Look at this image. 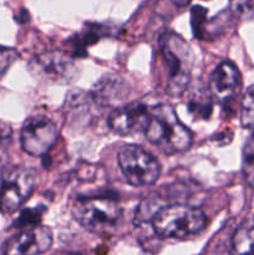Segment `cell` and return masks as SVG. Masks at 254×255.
<instances>
[{
	"mask_svg": "<svg viewBox=\"0 0 254 255\" xmlns=\"http://www.w3.org/2000/svg\"><path fill=\"white\" fill-rule=\"evenodd\" d=\"M191 24L194 36L202 39L204 36V27L207 24V9H204L203 6H199V5L192 7Z\"/></svg>",
	"mask_w": 254,
	"mask_h": 255,
	"instance_id": "cell-17",
	"label": "cell"
},
{
	"mask_svg": "<svg viewBox=\"0 0 254 255\" xmlns=\"http://www.w3.org/2000/svg\"><path fill=\"white\" fill-rule=\"evenodd\" d=\"M172 1H173V4L177 5V6L183 7V6H187V5L191 2V0H172Z\"/></svg>",
	"mask_w": 254,
	"mask_h": 255,
	"instance_id": "cell-24",
	"label": "cell"
},
{
	"mask_svg": "<svg viewBox=\"0 0 254 255\" xmlns=\"http://www.w3.org/2000/svg\"><path fill=\"white\" fill-rule=\"evenodd\" d=\"M40 213L39 211H32V209H26V211L22 212L20 214V217L17 218V221L15 222V226L19 227V228H32V227L37 226V222H39Z\"/></svg>",
	"mask_w": 254,
	"mask_h": 255,
	"instance_id": "cell-20",
	"label": "cell"
},
{
	"mask_svg": "<svg viewBox=\"0 0 254 255\" xmlns=\"http://www.w3.org/2000/svg\"><path fill=\"white\" fill-rule=\"evenodd\" d=\"M117 159L122 173L131 186H151L161 176V164L157 158L136 144L122 147Z\"/></svg>",
	"mask_w": 254,
	"mask_h": 255,
	"instance_id": "cell-5",
	"label": "cell"
},
{
	"mask_svg": "<svg viewBox=\"0 0 254 255\" xmlns=\"http://www.w3.org/2000/svg\"><path fill=\"white\" fill-rule=\"evenodd\" d=\"M242 169L247 183L254 188V132L248 137L244 144Z\"/></svg>",
	"mask_w": 254,
	"mask_h": 255,
	"instance_id": "cell-15",
	"label": "cell"
},
{
	"mask_svg": "<svg viewBox=\"0 0 254 255\" xmlns=\"http://www.w3.org/2000/svg\"><path fill=\"white\" fill-rule=\"evenodd\" d=\"M59 138L56 125L45 116H35L25 122L20 134V143L27 154L45 157Z\"/></svg>",
	"mask_w": 254,
	"mask_h": 255,
	"instance_id": "cell-7",
	"label": "cell"
},
{
	"mask_svg": "<svg viewBox=\"0 0 254 255\" xmlns=\"http://www.w3.org/2000/svg\"><path fill=\"white\" fill-rule=\"evenodd\" d=\"M56 255H84V254H79V253H61V254H56Z\"/></svg>",
	"mask_w": 254,
	"mask_h": 255,
	"instance_id": "cell-25",
	"label": "cell"
},
{
	"mask_svg": "<svg viewBox=\"0 0 254 255\" xmlns=\"http://www.w3.org/2000/svg\"><path fill=\"white\" fill-rule=\"evenodd\" d=\"M229 9L239 19H251L254 16V0H231Z\"/></svg>",
	"mask_w": 254,
	"mask_h": 255,
	"instance_id": "cell-18",
	"label": "cell"
},
{
	"mask_svg": "<svg viewBox=\"0 0 254 255\" xmlns=\"http://www.w3.org/2000/svg\"><path fill=\"white\" fill-rule=\"evenodd\" d=\"M148 120V107L139 102H134L115 110L109 117V126L116 133L127 136L137 132H144Z\"/></svg>",
	"mask_w": 254,
	"mask_h": 255,
	"instance_id": "cell-11",
	"label": "cell"
},
{
	"mask_svg": "<svg viewBox=\"0 0 254 255\" xmlns=\"http://www.w3.org/2000/svg\"><path fill=\"white\" fill-rule=\"evenodd\" d=\"M241 124L244 128L254 129V85L247 90L242 100Z\"/></svg>",
	"mask_w": 254,
	"mask_h": 255,
	"instance_id": "cell-16",
	"label": "cell"
},
{
	"mask_svg": "<svg viewBox=\"0 0 254 255\" xmlns=\"http://www.w3.org/2000/svg\"><path fill=\"white\" fill-rule=\"evenodd\" d=\"M159 50L167 67L166 90L172 96L186 91L191 81L194 55L188 42L174 32H164L159 39Z\"/></svg>",
	"mask_w": 254,
	"mask_h": 255,
	"instance_id": "cell-2",
	"label": "cell"
},
{
	"mask_svg": "<svg viewBox=\"0 0 254 255\" xmlns=\"http://www.w3.org/2000/svg\"><path fill=\"white\" fill-rule=\"evenodd\" d=\"M17 59V52L11 47L0 46V79L9 70V67L14 64Z\"/></svg>",
	"mask_w": 254,
	"mask_h": 255,
	"instance_id": "cell-19",
	"label": "cell"
},
{
	"mask_svg": "<svg viewBox=\"0 0 254 255\" xmlns=\"http://www.w3.org/2000/svg\"><path fill=\"white\" fill-rule=\"evenodd\" d=\"M72 216L86 229L101 233L116 226L121 218V208L115 198L87 197L75 202Z\"/></svg>",
	"mask_w": 254,
	"mask_h": 255,
	"instance_id": "cell-4",
	"label": "cell"
},
{
	"mask_svg": "<svg viewBox=\"0 0 254 255\" xmlns=\"http://www.w3.org/2000/svg\"><path fill=\"white\" fill-rule=\"evenodd\" d=\"M51 229L44 226L26 228L12 237L5 247L4 255H40L52 246Z\"/></svg>",
	"mask_w": 254,
	"mask_h": 255,
	"instance_id": "cell-9",
	"label": "cell"
},
{
	"mask_svg": "<svg viewBox=\"0 0 254 255\" xmlns=\"http://www.w3.org/2000/svg\"><path fill=\"white\" fill-rule=\"evenodd\" d=\"M36 177L29 168L9 169L0 177V212L14 213L34 192Z\"/></svg>",
	"mask_w": 254,
	"mask_h": 255,
	"instance_id": "cell-6",
	"label": "cell"
},
{
	"mask_svg": "<svg viewBox=\"0 0 254 255\" xmlns=\"http://www.w3.org/2000/svg\"><path fill=\"white\" fill-rule=\"evenodd\" d=\"M30 69L37 77L51 82H67L74 77L76 66L67 54L47 51L32 59Z\"/></svg>",
	"mask_w": 254,
	"mask_h": 255,
	"instance_id": "cell-8",
	"label": "cell"
},
{
	"mask_svg": "<svg viewBox=\"0 0 254 255\" xmlns=\"http://www.w3.org/2000/svg\"><path fill=\"white\" fill-rule=\"evenodd\" d=\"M11 133L12 131L10 125H7L6 122L0 120V148L4 147L5 144L10 141V138H11Z\"/></svg>",
	"mask_w": 254,
	"mask_h": 255,
	"instance_id": "cell-21",
	"label": "cell"
},
{
	"mask_svg": "<svg viewBox=\"0 0 254 255\" xmlns=\"http://www.w3.org/2000/svg\"><path fill=\"white\" fill-rule=\"evenodd\" d=\"M204 255H231V249L223 243H216L213 247H208L204 252Z\"/></svg>",
	"mask_w": 254,
	"mask_h": 255,
	"instance_id": "cell-22",
	"label": "cell"
},
{
	"mask_svg": "<svg viewBox=\"0 0 254 255\" xmlns=\"http://www.w3.org/2000/svg\"><path fill=\"white\" fill-rule=\"evenodd\" d=\"M143 133L147 141L167 153L187 151L193 141L191 131L169 105H157L149 109V120Z\"/></svg>",
	"mask_w": 254,
	"mask_h": 255,
	"instance_id": "cell-1",
	"label": "cell"
},
{
	"mask_svg": "<svg viewBox=\"0 0 254 255\" xmlns=\"http://www.w3.org/2000/svg\"><path fill=\"white\" fill-rule=\"evenodd\" d=\"M29 12H27V10H25V9H22L21 11H20V14L17 15L16 17H15V19H16V21H19V22H21V24H24V22H26V21H29Z\"/></svg>",
	"mask_w": 254,
	"mask_h": 255,
	"instance_id": "cell-23",
	"label": "cell"
},
{
	"mask_svg": "<svg viewBox=\"0 0 254 255\" xmlns=\"http://www.w3.org/2000/svg\"><path fill=\"white\" fill-rule=\"evenodd\" d=\"M208 87L214 99L228 104L238 96L242 89V76L238 67L231 61L221 62L212 72Z\"/></svg>",
	"mask_w": 254,
	"mask_h": 255,
	"instance_id": "cell-10",
	"label": "cell"
},
{
	"mask_svg": "<svg viewBox=\"0 0 254 255\" xmlns=\"http://www.w3.org/2000/svg\"><path fill=\"white\" fill-rule=\"evenodd\" d=\"M231 255H254V222L246 221L232 237Z\"/></svg>",
	"mask_w": 254,
	"mask_h": 255,
	"instance_id": "cell-13",
	"label": "cell"
},
{
	"mask_svg": "<svg viewBox=\"0 0 254 255\" xmlns=\"http://www.w3.org/2000/svg\"><path fill=\"white\" fill-rule=\"evenodd\" d=\"M207 217L201 209L184 204L161 207L151 221L154 234L159 238H187L204 229Z\"/></svg>",
	"mask_w": 254,
	"mask_h": 255,
	"instance_id": "cell-3",
	"label": "cell"
},
{
	"mask_svg": "<svg viewBox=\"0 0 254 255\" xmlns=\"http://www.w3.org/2000/svg\"><path fill=\"white\" fill-rule=\"evenodd\" d=\"M91 95L100 107L115 106L119 109V105L128 96V90L121 77L104 76L95 85Z\"/></svg>",
	"mask_w": 254,
	"mask_h": 255,
	"instance_id": "cell-12",
	"label": "cell"
},
{
	"mask_svg": "<svg viewBox=\"0 0 254 255\" xmlns=\"http://www.w3.org/2000/svg\"><path fill=\"white\" fill-rule=\"evenodd\" d=\"M212 109H213V105H212L211 99L201 92L194 95L188 101V111L194 119L208 120L212 114Z\"/></svg>",
	"mask_w": 254,
	"mask_h": 255,
	"instance_id": "cell-14",
	"label": "cell"
}]
</instances>
